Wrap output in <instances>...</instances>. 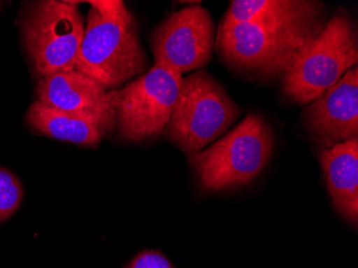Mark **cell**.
Returning <instances> with one entry per match:
<instances>
[{
	"label": "cell",
	"instance_id": "5",
	"mask_svg": "<svg viewBox=\"0 0 358 268\" xmlns=\"http://www.w3.org/2000/svg\"><path fill=\"white\" fill-rule=\"evenodd\" d=\"M241 115L239 106L210 74L196 71L182 78L164 132L191 157L227 132Z\"/></svg>",
	"mask_w": 358,
	"mask_h": 268
},
{
	"label": "cell",
	"instance_id": "11",
	"mask_svg": "<svg viewBox=\"0 0 358 268\" xmlns=\"http://www.w3.org/2000/svg\"><path fill=\"white\" fill-rule=\"evenodd\" d=\"M320 161L338 213L348 223L358 221V138L322 149Z\"/></svg>",
	"mask_w": 358,
	"mask_h": 268
},
{
	"label": "cell",
	"instance_id": "6",
	"mask_svg": "<svg viewBox=\"0 0 358 268\" xmlns=\"http://www.w3.org/2000/svg\"><path fill=\"white\" fill-rule=\"evenodd\" d=\"M78 3L43 0L31 3L24 13V42L40 78L74 70L85 32Z\"/></svg>",
	"mask_w": 358,
	"mask_h": 268
},
{
	"label": "cell",
	"instance_id": "1",
	"mask_svg": "<svg viewBox=\"0 0 358 268\" xmlns=\"http://www.w3.org/2000/svg\"><path fill=\"white\" fill-rule=\"evenodd\" d=\"M327 23L323 3L299 0L296 7L285 13L219 27L217 50L237 69L283 76Z\"/></svg>",
	"mask_w": 358,
	"mask_h": 268
},
{
	"label": "cell",
	"instance_id": "2",
	"mask_svg": "<svg viewBox=\"0 0 358 268\" xmlns=\"http://www.w3.org/2000/svg\"><path fill=\"white\" fill-rule=\"evenodd\" d=\"M273 143L269 125L251 114L223 138L189 157V163L203 190H230L249 185L262 172Z\"/></svg>",
	"mask_w": 358,
	"mask_h": 268
},
{
	"label": "cell",
	"instance_id": "4",
	"mask_svg": "<svg viewBox=\"0 0 358 268\" xmlns=\"http://www.w3.org/2000/svg\"><path fill=\"white\" fill-rule=\"evenodd\" d=\"M357 62L355 24L347 12H338L285 72L283 92L297 104H313Z\"/></svg>",
	"mask_w": 358,
	"mask_h": 268
},
{
	"label": "cell",
	"instance_id": "3",
	"mask_svg": "<svg viewBox=\"0 0 358 268\" xmlns=\"http://www.w3.org/2000/svg\"><path fill=\"white\" fill-rule=\"evenodd\" d=\"M148 64L131 12L103 17L90 9L74 70L114 90L146 71Z\"/></svg>",
	"mask_w": 358,
	"mask_h": 268
},
{
	"label": "cell",
	"instance_id": "9",
	"mask_svg": "<svg viewBox=\"0 0 358 268\" xmlns=\"http://www.w3.org/2000/svg\"><path fill=\"white\" fill-rule=\"evenodd\" d=\"M303 117L323 149L358 138L357 66L308 106Z\"/></svg>",
	"mask_w": 358,
	"mask_h": 268
},
{
	"label": "cell",
	"instance_id": "8",
	"mask_svg": "<svg viewBox=\"0 0 358 268\" xmlns=\"http://www.w3.org/2000/svg\"><path fill=\"white\" fill-rule=\"evenodd\" d=\"M150 45L155 64L180 76L201 69L210 62L214 51V22L200 5L184 8L157 26Z\"/></svg>",
	"mask_w": 358,
	"mask_h": 268
},
{
	"label": "cell",
	"instance_id": "10",
	"mask_svg": "<svg viewBox=\"0 0 358 268\" xmlns=\"http://www.w3.org/2000/svg\"><path fill=\"white\" fill-rule=\"evenodd\" d=\"M37 97L38 101L45 106L96 120L110 131L115 127L110 90L76 70L40 78Z\"/></svg>",
	"mask_w": 358,
	"mask_h": 268
},
{
	"label": "cell",
	"instance_id": "13",
	"mask_svg": "<svg viewBox=\"0 0 358 268\" xmlns=\"http://www.w3.org/2000/svg\"><path fill=\"white\" fill-rule=\"evenodd\" d=\"M299 0H234L219 27L251 23L263 17L285 13L299 5Z\"/></svg>",
	"mask_w": 358,
	"mask_h": 268
},
{
	"label": "cell",
	"instance_id": "12",
	"mask_svg": "<svg viewBox=\"0 0 358 268\" xmlns=\"http://www.w3.org/2000/svg\"><path fill=\"white\" fill-rule=\"evenodd\" d=\"M26 122L30 128L44 136L92 148L98 146L106 133L110 132L101 122L56 110L38 100L30 106Z\"/></svg>",
	"mask_w": 358,
	"mask_h": 268
},
{
	"label": "cell",
	"instance_id": "14",
	"mask_svg": "<svg viewBox=\"0 0 358 268\" xmlns=\"http://www.w3.org/2000/svg\"><path fill=\"white\" fill-rule=\"evenodd\" d=\"M24 197L21 181L7 169L0 167V223L17 211Z\"/></svg>",
	"mask_w": 358,
	"mask_h": 268
},
{
	"label": "cell",
	"instance_id": "7",
	"mask_svg": "<svg viewBox=\"0 0 358 268\" xmlns=\"http://www.w3.org/2000/svg\"><path fill=\"white\" fill-rule=\"evenodd\" d=\"M182 84L180 74L155 64L124 87L110 90L120 136L134 142L160 136L170 122Z\"/></svg>",
	"mask_w": 358,
	"mask_h": 268
},
{
	"label": "cell",
	"instance_id": "15",
	"mask_svg": "<svg viewBox=\"0 0 358 268\" xmlns=\"http://www.w3.org/2000/svg\"><path fill=\"white\" fill-rule=\"evenodd\" d=\"M124 268H174L170 260L156 250H145Z\"/></svg>",
	"mask_w": 358,
	"mask_h": 268
}]
</instances>
